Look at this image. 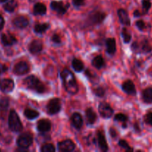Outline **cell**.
Masks as SVG:
<instances>
[{"mask_svg":"<svg viewBox=\"0 0 152 152\" xmlns=\"http://www.w3.org/2000/svg\"><path fill=\"white\" fill-rule=\"evenodd\" d=\"M61 77L63 84L64 88L68 93L71 94H75L78 91L77 82L75 76L69 70L64 69L61 71Z\"/></svg>","mask_w":152,"mask_h":152,"instance_id":"cell-1","label":"cell"},{"mask_svg":"<svg viewBox=\"0 0 152 152\" xmlns=\"http://www.w3.org/2000/svg\"><path fill=\"white\" fill-rule=\"evenodd\" d=\"M24 84L28 89L34 91L37 93L43 94L46 91V87L43 83L34 75L28 76V77H26L24 80Z\"/></svg>","mask_w":152,"mask_h":152,"instance_id":"cell-2","label":"cell"},{"mask_svg":"<svg viewBox=\"0 0 152 152\" xmlns=\"http://www.w3.org/2000/svg\"><path fill=\"white\" fill-rule=\"evenodd\" d=\"M8 126L10 130L13 132H19L22 130V125L19 116L14 110H11L9 114Z\"/></svg>","mask_w":152,"mask_h":152,"instance_id":"cell-3","label":"cell"},{"mask_svg":"<svg viewBox=\"0 0 152 152\" xmlns=\"http://www.w3.org/2000/svg\"><path fill=\"white\" fill-rule=\"evenodd\" d=\"M17 145L22 149H27L33 143V137L29 133H24L18 137L16 141Z\"/></svg>","mask_w":152,"mask_h":152,"instance_id":"cell-4","label":"cell"},{"mask_svg":"<svg viewBox=\"0 0 152 152\" xmlns=\"http://www.w3.org/2000/svg\"><path fill=\"white\" fill-rule=\"evenodd\" d=\"M47 112L51 115L56 114L59 113L61 109V102L59 98H54L52 99L46 105Z\"/></svg>","mask_w":152,"mask_h":152,"instance_id":"cell-5","label":"cell"},{"mask_svg":"<svg viewBox=\"0 0 152 152\" xmlns=\"http://www.w3.org/2000/svg\"><path fill=\"white\" fill-rule=\"evenodd\" d=\"M99 114L103 118H110L113 114V108L107 102H101L98 106Z\"/></svg>","mask_w":152,"mask_h":152,"instance_id":"cell-6","label":"cell"},{"mask_svg":"<svg viewBox=\"0 0 152 152\" xmlns=\"http://www.w3.org/2000/svg\"><path fill=\"white\" fill-rule=\"evenodd\" d=\"M106 14L101 11H95L89 15V23L91 25H98L101 23L105 19Z\"/></svg>","mask_w":152,"mask_h":152,"instance_id":"cell-7","label":"cell"},{"mask_svg":"<svg viewBox=\"0 0 152 152\" xmlns=\"http://www.w3.org/2000/svg\"><path fill=\"white\" fill-rule=\"evenodd\" d=\"M58 150L62 152H71L75 148V145L71 140H65L58 143Z\"/></svg>","mask_w":152,"mask_h":152,"instance_id":"cell-8","label":"cell"},{"mask_svg":"<svg viewBox=\"0 0 152 152\" xmlns=\"http://www.w3.org/2000/svg\"><path fill=\"white\" fill-rule=\"evenodd\" d=\"M51 8L54 10V11L56 12L58 14L62 15L65 14L66 12L67 9L69 7V4H65L62 2V1H52L51 2Z\"/></svg>","mask_w":152,"mask_h":152,"instance_id":"cell-9","label":"cell"},{"mask_svg":"<svg viewBox=\"0 0 152 152\" xmlns=\"http://www.w3.org/2000/svg\"><path fill=\"white\" fill-rule=\"evenodd\" d=\"M30 68L28 64L26 62L22 61L15 65L14 68H13V72L17 75H23V74H27Z\"/></svg>","mask_w":152,"mask_h":152,"instance_id":"cell-10","label":"cell"},{"mask_svg":"<svg viewBox=\"0 0 152 152\" xmlns=\"http://www.w3.org/2000/svg\"><path fill=\"white\" fill-rule=\"evenodd\" d=\"M28 50L32 54H38L43 50V43L38 39L33 40L28 46Z\"/></svg>","mask_w":152,"mask_h":152,"instance_id":"cell-11","label":"cell"},{"mask_svg":"<svg viewBox=\"0 0 152 152\" xmlns=\"http://www.w3.org/2000/svg\"><path fill=\"white\" fill-rule=\"evenodd\" d=\"M37 130L40 133H46V132H49L52 128V124L51 122L49 120L46 119H43V120H39L37 125Z\"/></svg>","mask_w":152,"mask_h":152,"instance_id":"cell-12","label":"cell"},{"mask_svg":"<svg viewBox=\"0 0 152 152\" xmlns=\"http://www.w3.org/2000/svg\"><path fill=\"white\" fill-rule=\"evenodd\" d=\"M0 88L4 93H10L14 88V83L10 79H4L0 83Z\"/></svg>","mask_w":152,"mask_h":152,"instance_id":"cell-13","label":"cell"},{"mask_svg":"<svg viewBox=\"0 0 152 152\" xmlns=\"http://www.w3.org/2000/svg\"><path fill=\"white\" fill-rule=\"evenodd\" d=\"M97 141H98V146L101 151L104 152L108 151V145H107V140H106L104 133L101 131H98L97 132Z\"/></svg>","mask_w":152,"mask_h":152,"instance_id":"cell-14","label":"cell"},{"mask_svg":"<svg viewBox=\"0 0 152 152\" xmlns=\"http://www.w3.org/2000/svg\"><path fill=\"white\" fill-rule=\"evenodd\" d=\"M13 23L15 27L22 29V28H26L29 25V21H28V18L25 17V16H19L13 19Z\"/></svg>","mask_w":152,"mask_h":152,"instance_id":"cell-15","label":"cell"},{"mask_svg":"<svg viewBox=\"0 0 152 152\" xmlns=\"http://www.w3.org/2000/svg\"><path fill=\"white\" fill-rule=\"evenodd\" d=\"M71 123L75 129L80 130L83 126V119L79 113H74L71 117Z\"/></svg>","mask_w":152,"mask_h":152,"instance_id":"cell-16","label":"cell"},{"mask_svg":"<svg viewBox=\"0 0 152 152\" xmlns=\"http://www.w3.org/2000/svg\"><path fill=\"white\" fill-rule=\"evenodd\" d=\"M122 90L127 93L128 94L130 95H135L137 93V90H136L135 85L133 83L131 80H127L125 83L122 84Z\"/></svg>","mask_w":152,"mask_h":152,"instance_id":"cell-17","label":"cell"},{"mask_svg":"<svg viewBox=\"0 0 152 152\" xmlns=\"http://www.w3.org/2000/svg\"><path fill=\"white\" fill-rule=\"evenodd\" d=\"M117 14L119 16V21L122 25H127V26H129L131 25V19H130L129 16H128L126 10L122 8L119 9L117 11Z\"/></svg>","mask_w":152,"mask_h":152,"instance_id":"cell-18","label":"cell"},{"mask_svg":"<svg viewBox=\"0 0 152 152\" xmlns=\"http://www.w3.org/2000/svg\"><path fill=\"white\" fill-rule=\"evenodd\" d=\"M1 42L5 46H11L17 42L16 39L10 34H4L1 36Z\"/></svg>","mask_w":152,"mask_h":152,"instance_id":"cell-19","label":"cell"},{"mask_svg":"<svg viewBox=\"0 0 152 152\" xmlns=\"http://www.w3.org/2000/svg\"><path fill=\"white\" fill-rule=\"evenodd\" d=\"M106 48L108 54L113 55L116 51V43L114 38H108L106 40Z\"/></svg>","mask_w":152,"mask_h":152,"instance_id":"cell-20","label":"cell"},{"mask_svg":"<svg viewBox=\"0 0 152 152\" xmlns=\"http://www.w3.org/2000/svg\"><path fill=\"white\" fill-rule=\"evenodd\" d=\"M46 5L43 3H36L34 6V10H33V13L36 16H43L46 13Z\"/></svg>","mask_w":152,"mask_h":152,"instance_id":"cell-21","label":"cell"},{"mask_svg":"<svg viewBox=\"0 0 152 152\" xmlns=\"http://www.w3.org/2000/svg\"><path fill=\"white\" fill-rule=\"evenodd\" d=\"M86 119L88 124L92 125L95 123L97 115L92 108H89L86 110Z\"/></svg>","mask_w":152,"mask_h":152,"instance_id":"cell-22","label":"cell"},{"mask_svg":"<svg viewBox=\"0 0 152 152\" xmlns=\"http://www.w3.org/2000/svg\"><path fill=\"white\" fill-rule=\"evenodd\" d=\"M142 100L145 103H152V88L149 87L145 89L142 94Z\"/></svg>","mask_w":152,"mask_h":152,"instance_id":"cell-23","label":"cell"},{"mask_svg":"<svg viewBox=\"0 0 152 152\" xmlns=\"http://www.w3.org/2000/svg\"><path fill=\"white\" fill-rule=\"evenodd\" d=\"M152 50V47L149 44L147 39H144L139 43V52L141 51L143 53H150Z\"/></svg>","mask_w":152,"mask_h":152,"instance_id":"cell-24","label":"cell"},{"mask_svg":"<svg viewBox=\"0 0 152 152\" xmlns=\"http://www.w3.org/2000/svg\"><path fill=\"white\" fill-rule=\"evenodd\" d=\"M24 115L25 116L27 119L28 120H34V119L37 118L40 115L38 111H35L34 109H31V108H26L24 111Z\"/></svg>","mask_w":152,"mask_h":152,"instance_id":"cell-25","label":"cell"},{"mask_svg":"<svg viewBox=\"0 0 152 152\" xmlns=\"http://www.w3.org/2000/svg\"><path fill=\"white\" fill-rule=\"evenodd\" d=\"M50 28V25L49 23H43V24H37L34 26V31L37 34H43L46 32L49 28Z\"/></svg>","mask_w":152,"mask_h":152,"instance_id":"cell-26","label":"cell"},{"mask_svg":"<svg viewBox=\"0 0 152 152\" xmlns=\"http://www.w3.org/2000/svg\"><path fill=\"white\" fill-rule=\"evenodd\" d=\"M92 65L97 69H101L104 66V60L101 56H97L92 59Z\"/></svg>","mask_w":152,"mask_h":152,"instance_id":"cell-27","label":"cell"},{"mask_svg":"<svg viewBox=\"0 0 152 152\" xmlns=\"http://www.w3.org/2000/svg\"><path fill=\"white\" fill-rule=\"evenodd\" d=\"M72 66L73 69L76 71V72H81L84 68V65L83 63L77 59H74L72 62Z\"/></svg>","mask_w":152,"mask_h":152,"instance_id":"cell-28","label":"cell"},{"mask_svg":"<svg viewBox=\"0 0 152 152\" xmlns=\"http://www.w3.org/2000/svg\"><path fill=\"white\" fill-rule=\"evenodd\" d=\"M17 7V2L16 0H10L4 5V9L7 12H13Z\"/></svg>","mask_w":152,"mask_h":152,"instance_id":"cell-29","label":"cell"},{"mask_svg":"<svg viewBox=\"0 0 152 152\" xmlns=\"http://www.w3.org/2000/svg\"><path fill=\"white\" fill-rule=\"evenodd\" d=\"M128 117H127L125 114H122V113L116 114V115L115 116V120L119 122H122V123H123V128L127 127L126 123H127V121H128Z\"/></svg>","mask_w":152,"mask_h":152,"instance_id":"cell-30","label":"cell"},{"mask_svg":"<svg viewBox=\"0 0 152 152\" xmlns=\"http://www.w3.org/2000/svg\"><path fill=\"white\" fill-rule=\"evenodd\" d=\"M122 35L123 37V41L125 43H129L131 40V34L128 31V30L125 28L122 29Z\"/></svg>","mask_w":152,"mask_h":152,"instance_id":"cell-31","label":"cell"},{"mask_svg":"<svg viewBox=\"0 0 152 152\" xmlns=\"http://www.w3.org/2000/svg\"><path fill=\"white\" fill-rule=\"evenodd\" d=\"M41 151L42 152H54L55 151V148L53 145V144L47 143L43 145L41 147Z\"/></svg>","mask_w":152,"mask_h":152,"instance_id":"cell-32","label":"cell"},{"mask_svg":"<svg viewBox=\"0 0 152 152\" xmlns=\"http://www.w3.org/2000/svg\"><path fill=\"white\" fill-rule=\"evenodd\" d=\"M142 9L144 10V13H147L148 12L149 9L151 7V0H142Z\"/></svg>","mask_w":152,"mask_h":152,"instance_id":"cell-33","label":"cell"},{"mask_svg":"<svg viewBox=\"0 0 152 152\" xmlns=\"http://www.w3.org/2000/svg\"><path fill=\"white\" fill-rule=\"evenodd\" d=\"M119 145L121 147V148H124V149H125L126 151H133V150H134L132 148H131V146L128 145V143L127 142V141L125 140H120L119 142Z\"/></svg>","mask_w":152,"mask_h":152,"instance_id":"cell-34","label":"cell"},{"mask_svg":"<svg viewBox=\"0 0 152 152\" xmlns=\"http://www.w3.org/2000/svg\"><path fill=\"white\" fill-rule=\"evenodd\" d=\"M9 105V99L7 97L0 98V108L5 110Z\"/></svg>","mask_w":152,"mask_h":152,"instance_id":"cell-35","label":"cell"},{"mask_svg":"<svg viewBox=\"0 0 152 152\" xmlns=\"http://www.w3.org/2000/svg\"><path fill=\"white\" fill-rule=\"evenodd\" d=\"M93 92L97 96H103L105 94V91L102 87L95 88H94Z\"/></svg>","mask_w":152,"mask_h":152,"instance_id":"cell-36","label":"cell"},{"mask_svg":"<svg viewBox=\"0 0 152 152\" xmlns=\"http://www.w3.org/2000/svg\"><path fill=\"white\" fill-rule=\"evenodd\" d=\"M144 120L146 124L152 126V112H148L146 114L144 117Z\"/></svg>","mask_w":152,"mask_h":152,"instance_id":"cell-37","label":"cell"},{"mask_svg":"<svg viewBox=\"0 0 152 152\" xmlns=\"http://www.w3.org/2000/svg\"><path fill=\"white\" fill-rule=\"evenodd\" d=\"M136 26L139 31H144L145 29V24L143 20H138L136 22Z\"/></svg>","mask_w":152,"mask_h":152,"instance_id":"cell-38","label":"cell"},{"mask_svg":"<svg viewBox=\"0 0 152 152\" xmlns=\"http://www.w3.org/2000/svg\"><path fill=\"white\" fill-rule=\"evenodd\" d=\"M52 41L54 43H55V44H60V43H61V39L59 35H58V34H54L52 37Z\"/></svg>","mask_w":152,"mask_h":152,"instance_id":"cell-39","label":"cell"},{"mask_svg":"<svg viewBox=\"0 0 152 152\" xmlns=\"http://www.w3.org/2000/svg\"><path fill=\"white\" fill-rule=\"evenodd\" d=\"M83 2H84V0H72L73 4L76 7L81 6L82 4H83Z\"/></svg>","mask_w":152,"mask_h":152,"instance_id":"cell-40","label":"cell"},{"mask_svg":"<svg viewBox=\"0 0 152 152\" xmlns=\"http://www.w3.org/2000/svg\"><path fill=\"white\" fill-rule=\"evenodd\" d=\"M110 136L112 137H116V135H117V132H116V131L113 128H110Z\"/></svg>","mask_w":152,"mask_h":152,"instance_id":"cell-41","label":"cell"},{"mask_svg":"<svg viewBox=\"0 0 152 152\" xmlns=\"http://www.w3.org/2000/svg\"><path fill=\"white\" fill-rule=\"evenodd\" d=\"M4 18L2 17V16L0 15V31L2 30L3 27H4Z\"/></svg>","mask_w":152,"mask_h":152,"instance_id":"cell-42","label":"cell"},{"mask_svg":"<svg viewBox=\"0 0 152 152\" xmlns=\"http://www.w3.org/2000/svg\"><path fill=\"white\" fill-rule=\"evenodd\" d=\"M7 70V68H6L5 65H1V63H0V74H1V73L4 72V71Z\"/></svg>","mask_w":152,"mask_h":152,"instance_id":"cell-43","label":"cell"},{"mask_svg":"<svg viewBox=\"0 0 152 152\" xmlns=\"http://www.w3.org/2000/svg\"><path fill=\"white\" fill-rule=\"evenodd\" d=\"M134 15L135 17H139V16H141L142 15V13H140L139 10H136L134 12Z\"/></svg>","mask_w":152,"mask_h":152,"instance_id":"cell-44","label":"cell"},{"mask_svg":"<svg viewBox=\"0 0 152 152\" xmlns=\"http://www.w3.org/2000/svg\"><path fill=\"white\" fill-rule=\"evenodd\" d=\"M134 128H135V130L137 131V132H140L139 127V126H138V124H137V123H135V125H134Z\"/></svg>","mask_w":152,"mask_h":152,"instance_id":"cell-45","label":"cell"},{"mask_svg":"<svg viewBox=\"0 0 152 152\" xmlns=\"http://www.w3.org/2000/svg\"><path fill=\"white\" fill-rule=\"evenodd\" d=\"M7 0H0V2H4V1H6Z\"/></svg>","mask_w":152,"mask_h":152,"instance_id":"cell-46","label":"cell"},{"mask_svg":"<svg viewBox=\"0 0 152 152\" xmlns=\"http://www.w3.org/2000/svg\"><path fill=\"white\" fill-rule=\"evenodd\" d=\"M30 1H31V2H33V1H36V0H29Z\"/></svg>","mask_w":152,"mask_h":152,"instance_id":"cell-47","label":"cell"}]
</instances>
